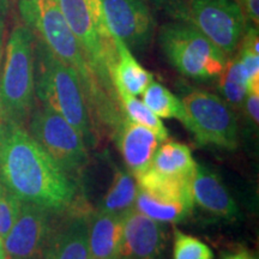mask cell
I'll return each instance as SVG.
<instances>
[{"instance_id": "obj_16", "label": "cell", "mask_w": 259, "mask_h": 259, "mask_svg": "<svg viewBox=\"0 0 259 259\" xmlns=\"http://www.w3.org/2000/svg\"><path fill=\"white\" fill-rule=\"evenodd\" d=\"M40 259H92L85 213L73 215L53 235Z\"/></svg>"}, {"instance_id": "obj_28", "label": "cell", "mask_w": 259, "mask_h": 259, "mask_svg": "<svg viewBox=\"0 0 259 259\" xmlns=\"http://www.w3.org/2000/svg\"><path fill=\"white\" fill-rule=\"evenodd\" d=\"M244 14L245 18L258 25L259 22V0H235Z\"/></svg>"}, {"instance_id": "obj_6", "label": "cell", "mask_w": 259, "mask_h": 259, "mask_svg": "<svg viewBox=\"0 0 259 259\" xmlns=\"http://www.w3.org/2000/svg\"><path fill=\"white\" fill-rule=\"evenodd\" d=\"M58 4L96 79L109 96L118 100L111 78L116 59L114 36L107 27L101 0H58Z\"/></svg>"}, {"instance_id": "obj_14", "label": "cell", "mask_w": 259, "mask_h": 259, "mask_svg": "<svg viewBox=\"0 0 259 259\" xmlns=\"http://www.w3.org/2000/svg\"><path fill=\"white\" fill-rule=\"evenodd\" d=\"M114 137L126 166L135 178L150 167L162 141L151 130L124 116L114 131Z\"/></svg>"}, {"instance_id": "obj_26", "label": "cell", "mask_w": 259, "mask_h": 259, "mask_svg": "<svg viewBox=\"0 0 259 259\" xmlns=\"http://www.w3.org/2000/svg\"><path fill=\"white\" fill-rule=\"evenodd\" d=\"M22 202L0 183V238L4 239L21 211Z\"/></svg>"}, {"instance_id": "obj_5", "label": "cell", "mask_w": 259, "mask_h": 259, "mask_svg": "<svg viewBox=\"0 0 259 259\" xmlns=\"http://www.w3.org/2000/svg\"><path fill=\"white\" fill-rule=\"evenodd\" d=\"M150 4L171 22L199 30L227 58L233 57L238 50L248 27L235 0H150Z\"/></svg>"}, {"instance_id": "obj_10", "label": "cell", "mask_w": 259, "mask_h": 259, "mask_svg": "<svg viewBox=\"0 0 259 259\" xmlns=\"http://www.w3.org/2000/svg\"><path fill=\"white\" fill-rule=\"evenodd\" d=\"M29 134L63 169L76 179L89 161L79 132L60 114L42 106L29 118Z\"/></svg>"}, {"instance_id": "obj_17", "label": "cell", "mask_w": 259, "mask_h": 259, "mask_svg": "<svg viewBox=\"0 0 259 259\" xmlns=\"http://www.w3.org/2000/svg\"><path fill=\"white\" fill-rule=\"evenodd\" d=\"M124 232V213L96 211L88 220V241L92 259L120 257Z\"/></svg>"}, {"instance_id": "obj_2", "label": "cell", "mask_w": 259, "mask_h": 259, "mask_svg": "<svg viewBox=\"0 0 259 259\" xmlns=\"http://www.w3.org/2000/svg\"><path fill=\"white\" fill-rule=\"evenodd\" d=\"M18 11L34 36L78 73L92 119L96 116L106 127L114 130L124 116L120 103L109 96L96 79L58 0H19Z\"/></svg>"}, {"instance_id": "obj_4", "label": "cell", "mask_w": 259, "mask_h": 259, "mask_svg": "<svg viewBox=\"0 0 259 259\" xmlns=\"http://www.w3.org/2000/svg\"><path fill=\"white\" fill-rule=\"evenodd\" d=\"M35 36L24 23H17L0 64V119L24 125L35 109Z\"/></svg>"}, {"instance_id": "obj_22", "label": "cell", "mask_w": 259, "mask_h": 259, "mask_svg": "<svg viewBox=\"0 0 259 259\" xmlns=\"http://www.w3.org/2000/svg\"><path fill=\"white\" fill-rule=\"evenodd\" d=\"M220 78V90L233 108H241L247 95V76L238 57L227 59Z\"/></svg>"}, {"instance_id": "obj_33", "label": "cell", "mask_w": 259, "mask_h": 259, "mask_svg": "<svg viewBox=\"0 0 259 259\" xmlns=\"http://www.w3.org/2000/svg\"><path fill=\"white\" fill-rule=\"evenodd\" d=\"M252 259H255V258H254V257H253V258H252Z\"/></svg>"}, {"instance_id": "obj_29", "label": "cell", "mask_w": 259, "mask_h": 259, "mask_svg": "<svg viewBox=\"0 0 259 259\" xmlns=\"http://www.w3.org/2000/svg\"><path fill=\"white\" fill-rule=\"evenodd\" d=\"M9 15V0H0V64H2L3 54L5 48L6 23Z\"/></svg>"}, {"instance_id": "obj_31", "label": "cell", "mask_w": 259, "mask_h": 259, "mask_svg": "<svg viewBox=\"0 0 259 259\" xmlns=\"http://www.w3.org/2000/svg\"><path fill=\"white\" fill-rule=\"evenodd\" d=\"M0 259H6L5 250H4V242H3L2 238H0Z\"/></svg>"}, {"instance_id": "obj_1", "label": "cell", "mask_w": 259, "mask_h": 259, "mask_svg": "<svg viewBox=\"0 0 259 259\" xmlns=\"http://www.w3.org/2000/svg\"><path fill=\"white\" fill-rule=\"evenodd\" d=\"M0 183L22 203L56 212L72 210L78 202V185L24 125L0 119Z\"/></svg>"}, {"instance_id": "obj_32", "label": "cell", "mask_w": 259, "mask_h": 259, "mask_svg": "<svg viewBox=\"0 0 259 259\" xmlns=\"http://www.w3.org/2000/svg\"><path fill=\"white\" fill-rule=\"evenodd\" d=\"M116 259H131V258H128V257H119V258H116Z\"/></svg>"}, {"instance_id": "obj_27", "label": "cell", "mask_w": 259, "mask_h": 259, "mask_svg": "<svg viewBox=\"0 0 259 259\" xmlns=\"http://www.w3.org/2000/svg\"><path fill=\"white\" fill-rule=\"evenodd\" d=\"M242 106H245L247 118L250 119L252 124L257 126L259 115V90H257V92H247V95H246Z\"/></svg>"}, {"instance_id": "obj_15", "label": "cell", "mask_w": 259, "mask_h": 259, "mask_svg": "<svg viewBox=\"0 0 259 259\" xmlns=\"http://www.w3.org/2000/svg\"><path fill=\"white\" fill-rule=\"evenodd\" d=\"M193 202L218 218L235 221L239 209L221 178L209 167L197 164L192 179Z\"/></svg>"}, {"instance_id": "obj_24", "label": "cell", "mask_w": 259, "mask_h": 259, "mask_svg": "<svg viewBox=\"0 0 259 259\" xmlns=\"http://www.w3.org/2000/svg\"><path fill=\"white\" fill-rule=\"evenodd\" d=\"M239 58L247 76V92L259 90V52H258V29L247 27L242 35Z\"/></svg>"}, {"instance_id": "obj_8", "label": "cell", "mask_w": 259, "mask_h": 259, "mask_svg": "<svg viewBox=\"0 0 259 259\" xmlns=\"http://www.w3.org/2000/svg\"><path fill=\"white\" fill-rule=\"evenodd\" d=\"M186 114L185 126L200 145L234 150L239 144L238 122L225 100L205 90L194 89L181 99Z\"/></svg>"}, {"instance_id": "obj_13", "label": "cell", "mask_w": 259, "mask_h": 259, "mask_svg": "<svg viewBox=\"0 0 259 259\" xmlns=\"http://www.w3.org/2000/svg\"><path fill=\"white\" fill-rule=\"evenodd\" d=\"M167 247V228L138 211L135 206L124 213L120 257L131 259H163Z\"/></svg>"}, {"instance_id": "obj_23", "label": "cell", "mask_w": 259, "mask_h": 259, "mask_svg": "<svg viewBox=\"0 0 259 259\" xmlns=\"http://www.w3.org/2000/svg\"><path fill=\"white\" fill-rule=\"evenodd\" d=\"M115 94L121 106V111L126 118L136 124L151 130L162 142L167 141L168 131L164 127L163 122L145 106L143 101H139L137 97L124 92V90H115Z\"/></svg>"}, {"instance_id": "obj_20", "label": "cell", "mask_w": 259, "mask_h": 259, "mask_svg": "<svg viewBox=\"0 0 259 259\" xmlns=\"http://www.w3.org/2000/svg\"><path fill=\"white\" fill-rule=\"evenodd\" d=\"M138 193L136 178L124 170L115 173L112 185L97 206V211L106 213H125L135 205Z\"/></svg>"}, {"instance_id": "obj_11", "label": "cell", "mask_w": 259, "mask_h": 259, "mask_svg": "<svg viewBox=\"0 0 259 259\" xmlns=\"http://www.w3.org/2000/svg\"><path fill=\"white\" fill-rule=\"evenodd\" d=\"M56 212L31 203H22L17 221L3 239L6 259H40L59 225Z\"/></svg>"}, {"instance_id": "obj_3", "label": "cell", "mask_w": 259, "mask_h": 259, "mask_svg": "<svg viewBox=\"0 0 259 259\" xmlns=\"http://www.w3.org/2000/svg\"><path fill=\"white\" fill-rule=\"evenodd\" d=\"M35 94L42 106L60 114L82 136L88 147L96 144L82 82L76 70L54 56L35 37Z\"/></svg>"}, {"instance_id": "obj_9", "label": "cell", "mask_w": 259, "mask_h": 259, "mask_svg": "<svg viewBox=\"0 0 259 259\" xmlns=\"http://www.w3.org/2000/svg\"><path fill=\"white\" fill-rule=\"evenodd\" d=\"M193 177L163 176L148 168L136 178L138 193L135 208L162 223L184 221L192 212Z\"/></svg>"}, {"instance_id": "obj_25", "label": "cell", "mask_w": 259, "mask_h": 259, "mask_svg": "<svg viewBox=\"0 0 259 259\" xmlns=\"http://www.w3.org/2000/svg\"><path fill=\"white\" fill-rule=\"evenodd\" d=\"M173 259H213V252L199 239L174 229Z\"/></svg>"}, {"instance_id": "obj_7", "label": "cell", "mask_w": 259, "mask_h": 259, "mask_svg": "<svg viewBox=\"0 0 259 259\" xmlns=\"http://www.w3.org/2000/svg\"><path fill=\"white\" fill-rule=\"evenodd\" d=\"M158 44L168 63L187 78H219L228 59L205 35L179 22L169 21L161 25Z\"/></svg>"}, {"instance_id": "obj_30", "label": "cell", "mask_w": 259, "mask_h": 259, "mask_svg": "<svg viewBox=\"0 0 259 259\" xmlns=\"http://www.w3.org/2000/svg\"><path fill=\"white\" fill-rule=\"evenodd\" d=\"M252 258H253V255L248 253L247 251L242 250V251L235 252V253L226 254L222 259H252Z\"/></svg>"}, {"instance_id": "obj_21", "label": "cell", "mask_w": 259, "mask_h": 259, "mask_svg": "<svg viewBox=\"0 0 259 259\" xmlns=\"http://www.w3.org/2000/svg\"><path fill=\"white\" fill-rule=\"evenodd\" d=\"M142 95L145 106L158 118L178 119L184 125L186 124L185 109L181 100L161 83L153 80Z\"/></svg>"}, {"instance_id": "obj_18", "label": "cell", "mask_w": 259, "mask_h": 259, "mask_svg": "<svg viewBox=\"0 0 259 259\" xmlns=\"http://www.w3.org/2000/svg\"><path fill=\"white\" fill-rule=\"evenodd\" d=\"M114 44L116 59L111 72L114 90H124L134 96L142 95L154 80L153 73L138 63L124 42L114 37Z\"/></svg>"}, {"instance_id": "obj_12", "label": "cell", "mask_w": 259, "mask_h": 259, "mask_svg": "<svg viewBox=\"0 0 259 259\" xmlns=\"http://www.w3.org/2000/svg\"><path fill=\"white\" fill-rule=\"evenodd\" d=\"M101 5L111 34L132 53L150 46L156 21L148 0H101Z\"/></svg>"}, {"instance_id": "obj_19", "label": "cell", "mask_w": 259, "mask_h": 259, "mask_svg": "<svg viewBox=\"0 0 259 259\" xmlns=\"http://www.w3.org/2000/svg\"><path fill=\"white\" fill-rule=\"evenodd\" d=\"M196 166V161L187 145L168 141L157 148L149 168L163 176L193 177Z\"/></svg>"}]
</instances>
